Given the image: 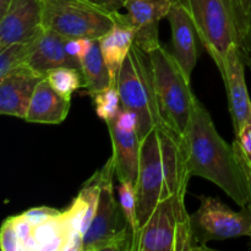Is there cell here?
Wrapping results in <instances>:
<instances>
[{
    "instance_id": "6da1fadb",
    "label": "cell",
    "mask_w": 251,
    "mask_h": 251,
    "mask_svg": "<svg viewBox=\"0 0 251 251\" xmlns=\"http://www.w3.org/2000/svg\"><path fill=\"white\" fill-rule=\"evenodd\" d=\"M181 149L190 176H201L220 186L240 207L249 202V178L235 153L216 130L202 103L195 98L190 123L181 137Z\"/></svg>"
},
{
    "instance_id": "7a4b0ae2",
    "label": "cell",
    "mask_w": 251,
    "mask_h": 251,
    "mask_svg": "<svg viewBox=\"0 0 251 251\" xmlns=\"http://www.w3.org/2000/svg\"><path fill=\"white\" fill-rule=\"evenodd\" d=\"M181 137L173 131L153 127L141 141L136 190L137 218L144 227L161 201L188 189L189 179Z\"/></svg>"
},
{
    "instance_id": "3957f363",
    "label": "cell",
    "mask_w": 251,
    "mask_h": 251,
    "mask_svg": "<svg viewBox=\"0 0 251 251\" xmlns=\"http://www.w3.org/2000/svg\"><path fill=\"white\" fill-rule=\"evenodd\" d=\"M195 26L198 38L213 59L220 73L232 44L244 51L249 17L237 0H180Z\"/></svg>"
},
{
    "instance_id": "277c9868",
    "label": "cell",
    "mask_w": 251,
    "mask_h": 251,
    "mask_svg": "<svg viewBox=\"0 0 251 251\" xmlns=\"http://www.w3.org/2000/svg\"><path fill=\"white\" fill-rule=\"evenodd\" d=\"M159 114L171 131L183 137L193 112L194 95L173 53L159 44L149 51Z\"/></svg>"
},
{
    "instance_id": "5b68a950",
    "label": "cell",
    "mask_w": 251,
    "mask_h": 251,
    "mask_svg": "<svg viewBox=\"0 0 251 251\" xmlns=\"http://www.w3.org/2000/svg\"><path fill=\"white\" fill-rule=\"evenodd\" d=\"M115 86L122 107L137 115V134L141 141L153 127L168 129L159 114L149 51L132 44L118 74Z\"/></svg>"
},
{
    "instance_id": "8992f818",
    "label": "cell",
    "mask_w": 251,
    "mask_h": 251,
    "mask_svg": "<svg viewBox=\"0 0 251 251\" xmlns=\"http://www.w3.org/2000/svg\"><path fill=\"white\" fill-rule=\"evenodd\" d=\"M185 194L179 191L157 205L140 230L137 251L202 250L194 235Z\"/></svg>"
},
{
    "instance_id": "52a82bcc",
    "label": "cell",
    "mask_w": 251,
    "mask_h": 251,
    "mask_svg": "<svg viewBox=\"0 0 251 251\" xmlns=\"http://www.w3.org/2000/svg\"><path fill=\"white\" fill-rule=\"evenodd\" d=\"M100 200L92 223L83 239V251H136L134 233L114 195V162L110 157L103 166Z\"/></svg>"
},
{
    "instance_id": "ba28073f",
    "label": "cell",
    "mask_w": 251,
    "mask_h": 251,
    "mask_svg": "<svg viewBox=\"0 0 251 251\" xmlns=\"http://www.w3.org/2000/svg\"><path fill=\"white\" fill-rule=\"evenodd\" d=\"M119 16V11H109L92 0H44V28L66 38H102Z\"/></svg>"
},
{
    "instance_id": "9c48e42d",
    "label": "cell",
    "mask_w": 251,
    "mask_h": 251,
    "mask_svg": "<svg viewBox=\"0 0 251 251\" xmlns=\"http://www.w3.org/2000/svg\"><path fill=\"white\" fill-rule=\"evenodd\" d=\"M200 207L190 215L193 232L196 243L202 250H208L211 240H226L232 238H251V210L249 206L242 207L240 212L222 202L218 198L199 196Z\"/></svg>"
},
{
    "instance_id": "30bf717a",
    "label": "cell",
    "mask_w": 251,
    "mask_h": 251,
    "mask_svg": "<svg viewBox=\"0 0 251 251\" xmlns=\"http://www.w3.org/2000/svg\"><path fill=\"white\" fill-rule=\"evenodd\" d=\"M245 63L243 51L237 44H232L226 54L225 65L221 75L225 81L228 96L230 117L234 134L251 124V100L245 81Z\"/></svg>"
},
{
    "instance_id": "8fae6325",
    "label": "cell",
    "mask_w": 251,
    "mask_h": 251,
    "mask_svg": "<svg viewBox=\"0 0 251 251\" xmlns=\"http://www.w3.org/2000/svg\"><path fill=\"white\" fill-rule=\"evenodd\" d=\"M44 0H12L0 17V48L31 42L43 32Z\"/></svg>"
},
{
    "instance_id": "7c38bea8",
    "label": "cell",
    "mask_w": 251,
    "mask_h": 251,
    "mask_svg": "<svg viewBox=\"0 0 251 251\" xmlns=\"http://www.w3.org/2000/svg\"><path fill=\"white\" fill-rule=\"evenodd\" d=\"M43 78L26 65L0 78V114L25 119L34 90Z\"/></svg>"
},
{
    "instance_id": "4fadbf2b",
    "label": "cell",
    "mask_w": 251,
    "mask_h": 251,
    "mask_svg": "<svg viewBox=\"0 0 251 251\" xmlns=\"http://www.w3.org/2000/svg\"><path fill=\"white\" fill-rule=\"evenodd\" d=\"M172 0H126L127 19L136 31L134 43L150 51L159 46L158 24L166 19Z\"/></svg>"
},
{
    "instance_id": "5bb4252c",
    "label": "cell",
    "mask_w": 251,
    "mask_h": 251,
    "mask_svg": "<svg viewBox=\"0 0 251 251\" xmlns=\"http://www.w3.org/2000/svg\"><path fill=\"white\" fill-rule=\"evenodd\" d=\"M167 19L172 29V53L186 77L191 80V75L198 63V33L194 22L180 0H172Z\"/></svg>"
},
{
    "instance_id": "9a60e30c",
    "label": "cell",
    "mask_w": 251,
    "mask_h": 251,
    "mask_svg": "<svg viewBox=\"0 0 251 251\" xmlns=\"http://www.w3.org/2000/svg\"><path fill=\"white\" fill-rule=\"evenodd\" d=\"M66 37L54 29L44 28L32 44L26 66L46 77L56 68H74L81 70V63L66 51Z\"/></svg>"
},
{
    "instance_id": "2e32d148",
    "label": "cell",
    "mask_w": 251,
    "mask_h": 251,
    "mask_svg": "<svg viewBox=\"0 0 251 251\" xmlns=\"http://www.w3.org/2000/svg\"><path fill=\"white\" fill-rule=\"evenodd\" d=\"M105 124L112 139V158L118 180L136 184L141 150L139 134L137 131L120 129L114 120H109Z\"/></svg>"
},
{
    "instance_id": "e0dca14e",
    "label": "cell",
    "mask_w": 251,
    "mask_h": 251,
    "mask_svg": "<svg viewBox=\"0 0 251 251\" xmlns=\"http://www.w3.org/2000/svg\"><path fill=\"white\" fill-rule=\"evenodd\" d=\"M70 100L56 92L44 77L34 90L25 120L36 124H60L68 117Z\"/></svg>"
},
{
    "instance_id": "ac0fdd59",
    "label": "cell",
    "mask_w": 251,
    "mask_h": 251,
    "mask_svg": "<svg viewBox=\"0 0 251 251\" xmlns=\"http://www.w3.org/2000/svg\"><path fill=\"white\" fill-rule=\"evenodd\" d=\"M136 31L129 22L127 15L120 14L119 20L108 33L98 39L112 85L117 83L118 74L135 42Z\"/></svg>"
},
{
    "instance_id": "d6986e66",
    "label": "cell",
    "mask_w": 251,
    "mask_h": 251,
    "mask_svg": "<svg viewBox=\"0 0 251 251\" xmlns=\"http://www.w3.org/2000/svg\"><path fill=\"white\" fill-rule=\"evenodd\" d=\"M81 71L85 78V93L93 95L112 85L109 70L107 68L98 39L92 42L90 49L81 60Z\"/></svg>"
},
{
    "instance_id": "ffe728a7",
    "label": "cell",
    "mask_w": 251,
    "mask_h": 251,
    "mask_svg": "<svg viewBox=\"0 0 251 251\" xmlns=\"http://www.w3.org/2000/svg\"><path fill=\"white\" fill-rule=\"evenodd\" d=\"M33 237L38 251H64L68 240L63 211L59 215L34 226Z\"/></svg>"
},
{
    "instance_id": "44dd1931",
    "label": "cell",
    "mask_w": 251,
    "mask_h": 251,
    "mask_svg": "<svg viewBox=\"0 0 251 251\" xmlns=\"http://www.w3.org/2000/svg\"><path fill=\"white\" fill-rule=\"evenodd\" d=\"M51 87L66 98H70L75 91L85 87L82 71L74 68H56L46 75Z\"/></svg>"
},
{
    "instance_id": "7402d4cb",
    "label": "cell",
    "mask_w": 251,
    "mask_h": 251,
    "mask_svg": "<svg viewBox=\"0 0 251 251\" xmlns=\"http://www.w3.org/2000/svg\"><path fill=\"white\" fill-rule=\"evenodd\" d=\"M90 97L92 98L96 114L105 123L114 119L122 109V100L115 85L108 86L107 88L93 93Z\"/></svg>"
},
{
    "instance_id": "603a6c76",
    "label": "cell",
    "mask_w": 251,
    "mask_h": 251,
    "mask_svg": "<svg viewBox=\"0 0 251 251\" xmlns=\"http://www.w3.org/2000/svg\"><path fill=\"white\" fill-rule=\"evenodd\" d=\"M118 195H119V203L122 206V210L126 218L127 225L131 228L135 237V243L139 245L140 228L139 218H137V207H136V190H135V184L129 181H119V188H118Z\"/></svg>"
},
{
    "instance_id": "cb8c5ba5",
    "label": "cell",
    "mask_w": 251,
    "mask_h": 251,
    "mask_svg": "<svg viewBox=\"0 0 251 251\" xmlns=\"http://www.w3.org/2000/svg\"><path fill=\"white\" fill-rule=\"evenodd\" d=\"M33 41L19 42L0 48V78L7 75L10 71L26 65Z\"/></svg>"
},
{
    "instance_id": "d4e9b609",
    "label": "cell",
    "mask_w": 251,
    "mask_h": 251,
    "mask_svg": "<svg viewBox=\"0 0 251 251\" xmlns=\"http://www.w3.org/2000/svg\"><path fill=\"white\" fill-rule=\"evenodd\" d=\"M15 228H16L17 235H19L20 243L22 245L24 251H38L37 242L33 237L34 226L31 225L22 215L14 216Z\"/></svg>"
},
{
    "instance_id": "484cf974",
    "label": "cell",
    "mask_w": 251,
    "mask_h": 251,
    "mask_svg": "<svg viewBox=\"0 0 251 251\" xmlns=\"http://www.w3.org/2000/svg\"><path fill=\"white\" fill-rule=\"evenodd\" d=\"M0 248L2 251H24L15 228L14 216L6 218L2 222L0 230Z\"/></svg>"
},
{
    "instance_id": "4316f807",
    "label": "cell",
    "mask_w": 251,
    "mask_h": 251,
    "mask_svg": "<svg viewBox=\"0 0 251 251\" xmlns=\"http://www.w3.org/2000/svg\"><path fill=\"white\" fill-rule=\"evenodd\" d=\"M233 147L243 166L251 167V124L243 127L235 135Z\"/></svg>"
},
{
    "instance_id": "83f0119b",
    "label": "cell",
    "mask_w": 251,
    "mask_h": 251,
    "mask_svg": "<svg viewBox=\"0 0 251 251\" xmlns=\"http://www.w3.org/2000/svg\"><path fill=\"white\" fill-rule=\"evenodd\" d=\"M93 41H96V39L68 38V41L65 43L66 51H68L69 55H71L73 58H75L76 60H78L81 63V60L86 55V53L88 51Z\"/></svg>"
},
{
    "instance_id": "f1b7e54d",
    "label": "cell",
    "mask_w": 251,
    "mask_h": 251,
    "mask_svg": "<svg viewBox=\"0 0 251 251\" xmlns=\"http://www.w3.org/2000/svg\"><path fill=\"white\" fill-rule=\"evenodd\" d=\"M61 211L56 210V208L51 207H46V206H42V207H33L29 208V210L25 211L24 213H21L27 221H28L31 225L37 226L39 223L44 222V221L49 220V218L54 217V216L59 215Z\"/></svg>"
},
{
    "instance_id": "f546056e",
    "label": "cell",
    "mask_w": 251,
    "mask_h": 251,
    "mask_svg": "<svg viewBox=\"0 0 251 251\" xmlns=\"http://www.w3.org/2000/svg\"><path fill=\"white\" fill-rule=\"evenodd\" d=\"M112 120H114L115 124H117L120 129L126 130V131H137L139 119H137V115L135 114L132 110L122 107V109L118 113L117 117Z\"/></svg>"
},
{
    "instance_id": "4dcf8cb0",
    "label": "cell",
    "mask_w": 251,
    "mask_h": 251,
    "mask_svg": "<svg viewBox=\"0 0 251 251\" xmlns=\"http://www.w3.org/2000/svg\"><path fill=\"white\" fill-rule=\"evenodd\" d=\"M92 1L97 2L98 5L103 6L104 9L109 10V11H119L122 7H124L126 0H92Z\"/></svg>"
},
{
    "instance_id": "1f68e13d",
    "label": "cell",
    "mask_w": 251,
    "mask_h": 251,
    "mask_svg": "<svg viewBox=\"0 0 251 251\" xmlns=\"http://www.w3.org/2000/svg\"><path fill=\"white\" fill-rule=\"evenodd\" d=\"M243 55H244L247 65L250 66L251 69V12L249 16V25H248L247 37H245V47L244 51H243Z\"/></svg>"
},
{
    "instance_id": "d6a6232c",
    "label": "cell",
    "mask_w": 251,
    "mask_h": 251,
    "mask_svg": "<svg viewBox=\"0 0 251 251\" xmlns=\"http://www.w3.org/2000/svg\"><path fill=\"white\" fill-rule=\"evenodd\" d=\"M237 4L243 11V14L249 17L251 12V0H237Z\"/></svg>"
},
{
    "instance_id": "836d02e7",
    "label": "cell",
    "mask_w": 251,
    "mask_h": 251,
    "mask_svg": "<svg viewBox=\"0 0 251 251\" xmlns=\"http://www.w3.org/2000/svg\"><path fill=\"white\" fill-rule=\"evenodd\" d=\"M11 1L12 0H0V17L6 12V10L9 9Z\"/></svg>"
},
{
    "instance_id": "e575fe53",
    "label": "cell",
    "mask_w": 251,
    "mask_h": 251,
    "mask_svg": "<svg viewBox=\"0 0 251 251\" xmlns=\"http://www.w3.org/2000/svg\"><path fill=\"white\" fill-rule=\"evenodd\" d=\"M240 163H242V162H240ZM242 166H243V164H242ZM243 168H244V169H245V172H247V174H248V178L251 179V167L243 166Z\"/></svg>"
},
{
    "instance_id": "d590c367",
    "label": "cell",
    "mask_w": 251,
    "mask_h": 251,
    "mask_svg": "<svg viewBox=\"0 0 251 251\" xmlns=\"http://www.w3.org/2000/svg\"><path fill=\"white\" fill-rule=\"evenodd\" d=\"M249 186H250V196H249V202H248V206H249L251 210V179H249Z\"/></svg>"
}]
</instances>
